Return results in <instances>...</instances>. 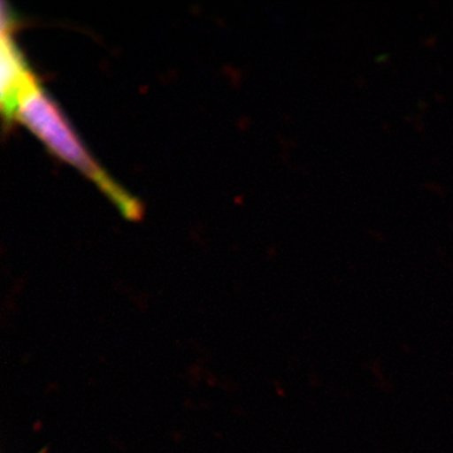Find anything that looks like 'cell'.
Returning a JSON list of instances; mask_svg holds the SVG:
<instances>
[{
	"label": "cell",
	"instance_id": "cell-1",
	"mask_svg": "<svg viewBox=\"0 0 453 453\" xmlns=\"http://www.w3.org/2000/svg\"><path fill=\"white\" fill-rule=\"evenodd\" d=\"M14 121L24 124L52 154L71 164L97 185L115 203L124 218L137 222L143 217L141 203L127 194L94 160L64 112L45 92L41 82L34 85L20 99Z\"/></svg>",
	"mask_w": 453,
	"mask_h": 453
},
{
	"label": "cell",
	"instance_id": "cell-2",
	"mask_svg": "<svg viewBox=\"0 0 453 453\" xmlns=\"http://www.w3.org/2000/svg\"><path fill=\"white\" fill-rule=\"evenodd\" d=\"M15 15L3 5L2 13V109L4 120L14 121L19 101L39 81L14 37Z\"/></svg>",
	"mask_w": 453,
	"mask_h": 453
}]
</instances>
